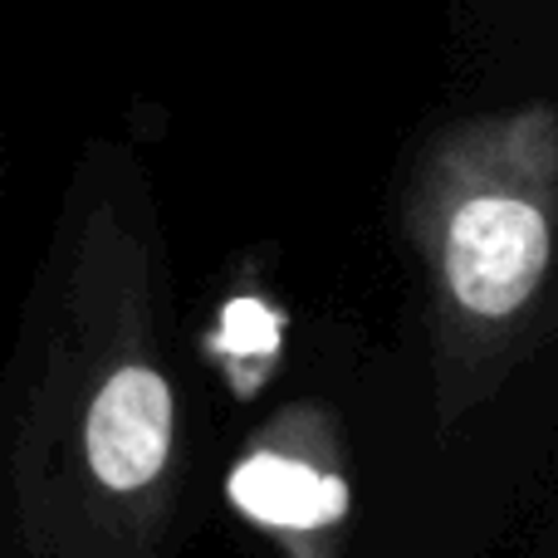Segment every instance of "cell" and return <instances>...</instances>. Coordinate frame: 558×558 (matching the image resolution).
Listing matches in <instances>:
<instances>
[{"label":"cell","mask_w":558,"mask_h":558,"mask_svg":"<svg viewBox=\"0 0 558 558\" xmlns=\"http://www.w3.org/2000/svg\"><path fill=\"white\" fill-rule=\"evenodd\" d=\"M549 270V226L534 206L510 196L465 202L446 241V275L471 314L500 318L530 304Z\"/></svg>","instance_id":"obj_1"},{"label":"cell","mask_w":558,"mask_h":558,"mask_svg":"<svg viewBox=\"0 0 558 558\" xmlns=\"http://www.w3.org/2000/svg\"><path fill=\"white\" fill-rule=\"evenodd\" d=\"M172 451V392L147 367H123L88 412V465L108 490H143Z\"/></svg>","instance_id":"obj_2"},{"label":"cell","mask_w":558,"mask_h":558,"mask_svg":"<svg viewBox=\"0 0 558 558\" xmlns=\"http://www.w3.org/2000/svg\"><path fill=\"white\" fill-rule=\"evenodd\" d=\"M231 500L260 524L318 530V524H333L348 510V485L338 475H318L304 461L260 451L231 471Z\"/></svg>","instance_id":"obj_3"},{"label":"cell","mask_w":558,"mask_h":558,"mask_svg":"<svg viewBox=\"0 0 558 558\" xmlns=\"http://www.w3.org/2000/svg\"><path fill=\"white\" fill-rule=\"evenodd\" d=\"M216 348H221L231 363H241V373L265 377V363L279 348V318L260 299H231L221 314V333H216Z\"/></svg>","instance_id":"obj_4"}]
</instances>
